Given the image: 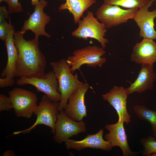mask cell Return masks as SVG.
<instances>
[{"label":"cell","mask_w":156,"mask_h":156,"mask_svg":"<svg viewBox=\"0 0 156 156\" xmlns=\"http://www.w3.org/2000/svg\"><path fill=\"white\" fill-rule=\"evenodd\" d=\"M24 34L21 31L14 33V43L18 52L14 77L44 78L46 60L39 49L38 39L35 38L26 40Z\"/></svg>","instance_id":"6da1fadb"},{"label":"cell","mask_w":156,"mask_h":156,"mask_svg":"<svg viewBox=\"0 0 156 156\" xmlns=\"http://www.w3.org/2000/svg\"><path fill=\"white\" fill-rule=\"evenodd\" d=\"M50 65L58 80V91L61 96L58 107L59 112L64 110L70 96L83 83L78 79L77 73L74 75L72 74L66 60L63 59L57 62H52Z\"/></svg>","instance_id":"7a4b0ae2"},{"label":"cell","mask_w":156,"mask_h":156,"mask_svg":"<svg viewBox=\"0 0 156 156\" xmlns=\"http://www.w3.org/2000/svg\"><path fill=\"white\" fill-rule=\"evenodd\" d=\"M106 52L102 47L95 45L88 46L75 50L73 55L68 56L66 60L73 73L75 70H80L84 64L92 67H101L106 61V58L103 57Z\"/></svg>","instance_id":"3957f363"},{"label":"cell","mask_w":156,"mask_h":156,"mask_svg":"<svg viewBox=\"0 0 156 156\" xmlns=\"http://www.w3.org/2000/svg\"><path fill=\"white\" fill-rule=\"evenodd\" d=\"M78 27L72 33V35L76 38L87 40L88 38L94 39L98 41L105 49L108 40L105 38L107 32L104 24L99 22L93 13L88 11L86 15L79 20Z\"/></svg>","instance_id":"277c9868"},{"label":"cell","mask_w":156,"mask_h":156,"mask_svg":"<svg viewBox=\"0 0 156 156\" xmlns=\"http://www.w3.org/2000/svg\"><path fill=\"white\" fill-rule=\"evenodd\" d=\"M59 103L51 101L46 95H44L34 112L37 116L35 123L26 129L14 132L13 135L28 133L37 126L41 125L50 127L52 133L54 135L57 116L59 113Z\"/></svg>","instance_id":"5b68a950"},{"label":"cell","mask_w":156,"mask_h":156,"mask_svg":"<svg viewBox=\"0 0 156 156\" xmlns=\"http://www.w3.org/2000/svg\"><path fill=\"white\" fill-rule=\"evenodd\" d=\"M138 9L125 10L119 6L104 2L98 9L95 14L106 29L109 28L126 23L129 19H133Z\"/></svg>","instance_id":"8992f818"},{"label":"cell","mask_w":156,"mask_h":156,"mask_svg":"<svg viewBox=\"0 0 156 156\" xmlns=\"http://www.w3.org/2000/svg\"><path fill=\"white\" fill-rule=\"evenodd\" d=\"M17 117L30 118L36 108L38 97L34 92L18 88H15L8 92Z\"/></svg>","instance_id":"52a82bcc"},{"label":"cell","mask_w":156,"mask_h":156,"mask_svg":"<svg viewBox=\"0 0 156 156\" xmlns=\"http://www.w3.org/2000/svg\"><path fill=\"white\" fill-rule=\"evenodd\" d=\"M45 75L44 78L20 77L16 81V83L19 86L31 85L35 87L37 91L44 93L51 101L60 102L61 96L58 91V80L54 71H49Z\"/></svg>","instance_id":"ba28073f"},{"label":"cell","mask_w":156,"mask_h":156,"mask_svg":"<svg viewBox=\"0 0 156 156\" xmlns=\"http://www.w3.org/2000/svg\"><path fill=\"white\" fill-rule=\"evenodd\" d=\"M85 123L83 121H76L68 117L64 110L59 112L53 137L54 141L58 144L65 142L69 138L80 133L86 132Z\"/></svg>","instance_id":"9c48e42d"},{"label":"cell","mask_w":156,"mask_h":156,"mask_svg":"<svg viewBox=\"0 0 156 156\" xmlns=\"http://www.w3.org/2000/svg\"><path fill=\"white\" fill-rule=\"evenodd\" d=\"M45 0H40L35 6L34 12L27 20H25L21 28V31L25 34L28 30L32 31L35 35V38L38 39L40 36L50 38L51 36L45 31L46 26L50 22V17L44 12L47 6Z\"/></svg>","instance_id":"30bf717a"},{"label":"cell","mask_w":156,"mask_h":156,"mask_svg":"<svg viewBox=\"0 0 156 156\" xmlns=\"http://www.w3.org/2000/svg\"><path fill=\"white\" fill-rule=\"evenodd\" d=\"M89 87L87 83H83L69 97L68 103L64 111L71 119L80 121L83 120L84 117L87 116L85 96Z\"/></svg>","instance_id":"8fae6325"},{"label":"cell","mask_w":156,"mask_h":156,"mask_svg":"<svg viewBox=\"0 0 156 156\" xmlns=\"http://www.w3.org/2000/svg\"><path fill=\"white\" fill-rule=\"evenodd\" d=\"M153 2L149 0L146 4L138 8L133 19L140 28V37L153 40L156 39L154 22L156 18V9L152 11L148 10Z\"/></svg>","instance_id":"7c38bea8"},{"label":"cell","mask_w":156,"mask_h":156,"mask_svg":"<svg viewBox=\"0 0 156 156\" xmlns=\"http://www.w3.org/2000/svg\"><path fill=\"white\" fill-rule=\"evenodd\" d=\"M128 95L122 86H114L110 91L102 95L103 99L107 101L116 110L118 116V121H122L127 124L131 121V116L127 109Z\"/></svg>","instance_id":"4fadbf2b"},{"label":"cell","mask_w":156,"mask_h":156,"mask_svg":"<svg viewBox=\"0 0 156 156\" xmlns=\"http://www.w3.org/2000/svg\"><path fill=\"white\" fill-rule=\"evenodd\" d=\"M124 123L122 121H118L114 124L106 125L105 128L109 131V133L104 135L105 139L110 143L112 147H119L123 156L136 155L141 152H136L131 151L128 144Z\"/></svg>","instance_id":"5bb4252c"},{"label":"cell","mask_w":156,"mask_h":156,"mask_svg":"<svg viewBox=\"0 0 156 156\" xmlns=\"http://www.w3.org/2000/svg\"><path fill=\"white\" fill-rule=\"evenodd\" d=\"M104 131L103 129H101L96 133L88 134L84 139L80 141L69 139L65 142L66 148L67 149H75L80 151L90 148L110 151L112 147L109 142L103 139Z\"/></svg>","instance_id":"9a60e30c"},{"label":"cell","mask_w":156,"mask_h":156,"mask_svg":"<svg viewBox=\"0 0 156 156\" xmlns=\"http://www.w3.org/2000/svg\"><path fill=\"white\" fill-rule=\"evenodd\" d=\"M131 60L137 64H153L156 62V43L153 40L143 38L133 46Z\"/></svg>","instance_id":"2e32d148"},{"label":"cell","mask_w":156,"mask_h":156,"mask_svg":"<svg viewBox=\"0 0 156 156\" xmlns=\"http://www.w3.org/2000/svg\"><path fill=\"white\" fill-rule=\"evenodd\" d=\"M156 79L153 64H142L141 68L136 79L125 90L128 95L136 92L140 93L149 90H152Z\"/></svg>","instance_id":"e0dca14e"},{"label":"cell","mask_w":156,"mask_h":156,"mask_svg":"<svg viewBox=\"0 0 156 156\" xmlns=\"http://www.w3.org/2000/svg\"><path fill=\"white\" fill-rule=\"evenodd\" d=\"M15 31L14 27L12 28L5 40L8 60L5 67L1 72L0 75L1 78L7 77L13 79L14 77L16 65L18 55V51L14 41V33Z\"/></svg>","instance_id":"ac0fdd59"},{"label":"cell","mask_w":156,"mask_h":156,"mask_svg":"<svg viewBox=\"0 0 156 156\" xmlns=\"http://www.w3.org/2000/svg\"><path fill=\"white\" fill-rule=\"evenodd\" d=\"M66 2L58 8L59 10H68L72 14L74 22L78 23L84 12L96 2V0H60Z\"/></svg>","instance_id":"d6986e66"},{"label":"cell","mask_w":156,"mask_h":156,"mask_svg":"<svg viewBox=\"0 0 156 156\" xmlns=\"http://www.w3.org/2000/svg\"><path fill=\"white\" fill-rule=\"evenodd\" d=\"M133 110L139 119L146 121L150 124L153 135L156 140V111L151 110L144 105L134 106Z\"/></svg>","instance_id":"ffe728a7"},{"label":"cell","mask_w":156,"mask_h":156,"mask_svg":"<svg viewBox=\"0 0 156 156\" xmlns=\"http://www.w3.org/2000/svg\"><path fill=\"white\" fill-rule=\"evenodd\" d=\"M149 0H104V3L124 8H139L146 4Z\"/></svg>","instance_id":"44dd1931"},{"label":"cell","mask_w":156,"mask_h":156,"mask_svg":"<svg viewBox=\"0 0 156 156\" xmlns=\"http://www.w3.org/2000/svg\"><path fill=\"white\" fill-rule=\"evenodd\" d=\"M140 142L144 147L143 155L150 156L151 154L156 153V140L154 137L149 136L142 139Z\"/></svg>","instance_id":"7402d4cb"},{"label":"cell","mask_w":156,"mask_h":156,"mask_svg":"<svg viewBox=\"0 0 156 156\" xmlns=\"http://www.w3.org/2000/svg\"><path fill=\"white\" fill-rule=\"evenodd\" d=\"M13 27L10 18L9 23L5 20L0 22V38L2 41H5L9 31Z\"/></svg>","instance_id":"603a6c76"},{"label":"cell","mask_w":156,"mask_h":156,"mask_svg":"<svg viewBox=\"0 0 156 156\" xmlns=\"http://www.w3.org/2000/svg\"><path fill=\"white\" fill-rule=\"evenodd\" d=\"M8 6L9 14L21 12L23 11L22 5L18 0H5Z\"/></svg>","instance_id":"cb8c5ba5"},{"label":"cell","mask_w":156,"mask_h":156,"mask_svg":"<svg viewBox=\"0 0 156 156\" xmlns=\"http://www.w3.org/2000/svg\"><path fill=\"white\" fill-rule=\"evenodd\" d=\"M13 109L10 97L1 94H0V111H9Z\"/></svg>","instance_id":"d4e9b609"},{"label":"cell","mask_w":156,"mask_h":156,"mask_svg":"<svg viewBox=\"0 0 156 156\" xmlns=\"http://www.w3.org/2000/svg\"><path fill=\"white\" fill-rule=\"evenodd\" d=\"M15 81L14 79L5 77L4 78H0V87L4 88L13 86Z\"/></svg>","instance_id":"484cf974"},{"label":"cell","mask_w":156,"mask_h":156,"mask_svg":"<svg viewBox=\"0 0 156 156\" xmlns=\"http://www.w3.org/2000/svg\"><path fill=\"white\" fill-rule=\"evenodd\" d=\"M8 10L5 6L0 7V22L5 20L9 17Z\"/></svg>","instance_id":"4316f807"},{"label":"cell","mask_w":156,"mask_h":156,"mask_svg":"<svg viewBox=\"0 0 156 156\" xmlns=\"http://www.w3.org/2000/svg\"><path fill=\"white\" fill-rule=\"evenodd\" d=\"M3 156H15L16 154L12 150H8L6 151L3 154Z\"/></svg>","instance_id":"83f0119b"},{"label":"cell","mask_w":156,"mask_h":156,"mask_svg":"<svg viewBox=\"0 0 156 156\" xmlns=\"http://www.w3.org/2000/svg\"><path fill=\"white\" fill-rule=\"evenodd\" d=\"M39 2V0H31V3L33 6H35Z\"/></svg>","instance_id":"f1b7e54d"},{"label":"cell","mask_w":156,"mask_h":156,"mask_svg":"<svg viewBox=\"0 0 156 156\" xmlns=\"http://www.w3.org/2000/svg\"><path fill=\"white\" fill-rule=\"evenodd\" d=\"M5 0H0V2L1 3L3 1L5 2Z\"/></svg>","instance_id":"f546056e"},{"label":"cell","mask_w":156,"mask_h":156,"mask_svg":"<svg viewBox=\"0 0 156 156\" xmlns=\"http://www.w3.org/2000/svg\"><path fill=\"white\" fill-rule=\"evenodd\" d=\"M151 1H152L153 2H154L156 0H150Z\"/></svg>","instance_id":"4dcf8cb0"},{"label":"cell","mask_w":156,"mask_h":156,"mask_svg":"<svg viewBox=\"0 0 156 156\" xmlns=\"http://www.w3.org/2000/svg\"><path fill=\"white\" fill-rule=\"evenodd\" d=\"M155 1H156V0Z\"/></svg>","instance_id":"1f68e13d"}]
</instances>
